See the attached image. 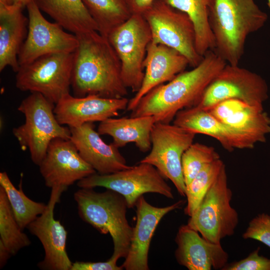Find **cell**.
I'll return each instance as SVG.
<instances>
[{"instance_id":"cell-38","label":"cell","mask_w":270,"mask_h":270,"mask_svg":"<svg viewBox=\"0 0 270 270\" xmlns=\"http://www.w3.org/2000/svg\"><path fill=\"white\" fill-rule=\"evenodd\" d=\"M10 4V0H0V4Z\"/></svg>"},{"instance_id":"cell-27","label":"cell","mask_w":270,"mask_h":270,"mask_svg":"<svg viewBox=\"0 0 270 270\" xmlns=\"http://www.w3.org/2000/svg\"><path fill=\"white\" fill-rule=\"evenodd\" d=\"M95 21L98 32L107 37L132 15L126 0H82Z\"/></svg>"},{"instance_id":"cell-21","label":"cell","mask_w":270,"mask_h":270,"mask_svg":"<svg viewBox=\"0 0 270 270\" xmlns=\"http://www.w3.org/2000/svg\"><path fill=\"white\" fill-rule=\"evenodd\" d=\"M70 140L82 158L100 174H107L130 168L125 158L112 143L107 144L95 130L93 122L70 128Z\"/></svg>"},{"instance_id":"cell-39","label":"cell","mask_w":270,"mask_h":270,"mask_svg":"<svg viewBox=\"0 0 270 270\" xmlns=\"http://www.w3.org/2000/svg\"><path fill=\"white\" fill-rule=\"evenodd\" d=\"M267 4L270 10V0H267Z\"/></svg>"},{"instance_id":"cell-33","label":"cell","mask_w":270,"mask_h":270,"mask_svg":"<svg viewBox=\"0 0 270 270\" xmlns=\"http://www.w3.org/2000/svg\"><path fill=\"white\" fill-rule=\"evenodd\" d=\"M260 248L240 260L227 263L222 270H270V258L259 254Z\"/></svg>"},{"instance_id":"cell-9","label":"cell","mask_w":270,"mask_h":270,"mask_svg":"<svg viewBox=\"0 0 270 270\" xmlns=\"http://www.w3.org/2000/svg\"><path fill=\"white\" fill-rule=\"evenodd\" d=\"M142 16L150 28L152 42L176 50L192 68L200 62L203 56L196 50L194 26L186 14L163 0H155Z\"/></svg>"},{"instance_id":"cell-35","label":"cell","mask_w":270,"mask_h":270,"mask_svg":"<svg viewBox=\"0 0 270 270\" xmlns=\"http://www.w3.org/2000/svg\"><path fill=\"white\" fill-rule=\"evenodd\" d=\"M132 14L142 15L155 0H126Z\"/></svg>"},{"instance_id":"cell-1","label":"cell","mask_w":270,"mask_h":270,"mask_svg":"<svg viewBox=\"0 0 270 270\" xmlns=\"http://www.w3.org/2000/svg\"><path fill=\"white\" fill-rule=\"evenodd\" d=\"M76 36L71 80L74 96L126 97L128 88L122 80L120 62L107 37L98 31Z\"/></svg>"},{"instance_id":"cell-18","label":"cell","mask_w":270,"mask_h":270,"mask_svg":"<svg viewBox=\"0 0 270 270\" xmlns=\"http://www.w3.org/2000/svg\"><path fill=\"white\" fill-rule=\"evenodd\" d=\"M188 66V60L178 51L152 41L148 46L144 62V74L141 86L129 100L126 110L132 112L146 94L171 80Z\"/></svg>"},{"instance_id":"cell-11","label":"cell","mask_w":270,"mask_h":270,"mask_svg":"<svg viewBox=\"0 0 270 270\" xmlns=\"http://www.w3.org/2000/svg\"><path fill=\"white\" fill-rule=\"evenodd\" d=\"M165 179L154 166L140 162L136 166L110 174L96 172L78 182L77 186L91 188L101 186L114 190L125 198L128 208H130L145 193H157L173 199L172 188Z\"/></svg>"},{"instance_id":"cell-14","label":"cell","mask_w":270,"mask_h":270,"mask_svg":"<svg viewBox=\"0 0 270 270\" xmlns=\"http://www.w3.org/2000/svg\"><path fill=\"white\" fill-rule=\"evenodd\" d=\"M45 211L27 227L30 232L41 242L44 258L38 266L46 270H70L72 262L67 254V231L58 220L54 218V208L62 194L66 189L53 188Z\"/></svg>"},{"instance_id":"cell-20","label":"cell","mask_w":270,"mask_h":270,"mask_svg":"<svg viewBox=\"0 0 270 270\" xmlns=\"http://www.w3.org/2000/svg\"><path fill=\"white\" fill-rule=\"evenodd\" d=\"M175 242L176 260L189 270H222L228 263V254L220 244L206 240L187 224L178 228Z\"/></svg>"},{"instance_id":"cell-7","label":"cell","mask_w":270,"mask_h":270,"mask_svg":"<svg viewBox=\"0 0 270 270\" xmlns=\"http://www.w3.org/2000/svg\"><path fill=\"white\" fill-rule=\"evenodd\" d=\"M74 52H57L42 56L20 66L16 87L20 90L40 94L56 104L70 94Z\"/></svg>"},{"instance_id":"cell-15","label":"cell","mask_w":270,"mask_h":270,"mask_svg":"<svg viewBox=\"0 0 270 270\" xmlns=\"http://www.w3.org/2000/svg\"><path fill=\"white\" fill-rule=\"evenodd\" d=\"M38 166L46 186L51 188L66 190L75 182L96 172L82 158L70 139L53 140Z\"/></svg>"},{"instance_id":"cell-4","label":"cell","mask_w":270,"mask_h":270,"mask_svg":"<svg viewBox=\"0 0 270 270\" xmlns=\"http://www.w3.org/2000/svg\"><path fill=\"white\" fill-rule=\"evenodd\" d=\"M74 197L80 217L100 233L112 236L114 252L110 258L116 261L125 258L133 232L126 218L128 207L125 198L110 189L100 192L91 188H80Z\"/></svg>"},{"instance_id":"cell-25","label":"cell","mask_w":270,"mask_h":270,"mask_svg":"<svg viewBox=\"0 0 270 270\" xmlns=\"http://www.w3.org/2000/svg\"><path fill=\"white\" fill-rule=\"evenodd\" d=\"M40 10L75 35L98 28L82 0H34Z\"/></svg>"},{"instance_id":"cell-26","label":"cell","mask_w":270,"mask_h":270,"mask_svg":"<svg viewBox=\"0 0 270 270\" xmlns=\"http://www.w3.org/2000/svg\"><path fill=\"white\" fill-rule=\"evenodd\" d=\"M186 14L192 20L196 34V47L203 56L214 48V40L209 22V12L213 0H163Z\"/></svg>"},{"instance_id":"cell-3","label":"cell","mask_w":270,"mask_h":270,"mask_svg":"<svg viewBox=\"0 0 270 270\" xmlns=\"http://www.w3.org/2000/svg\"><path fill=\"white\" fill-rule=\"evenodd\" d=\"M268 18L254 0H213L209 12L213 50L227 64L238 65L247 38L262 28Z\"/></svg>"},{"instance_id":"cell-5","label":"cell","mask_w":270,"mask_h":270,"mask_svg":"<svg viewBox=\"0 0 270 270\" xmlns=\"http://www.w3.org/2000/svg\"><path fill=\"white\" fill-rule=\"evenodd\" d=\"M54 106L40 94L31 92L18 108L24 114L25 121L13 128V134L22 150H28L32 161L38 166L53 140L70 138V128L58 122L54 113Z\"/></svg>"},{"instance_id":"cell-34","label":"cell","mask_w":270,"mask_h":270,"mask_svg":"<svg viewBox=\"0 0 270 270\" xmlns=\"http://www.w3.org/2000/svg\"><path fill=\"white\" fill-rule=\"evenodd\" d=\"M117 261L110 258L106 262H78L72 263L70 270H122L116 264Z\"/></svg>"},{"instance_id":"cell-16","label":"cell","mask_w":270,"mask_h":270,"mask_svg":"<svg viewBox=\"0 0 270 270\" xmlns=\"http://www.w3.org/2000/svg\"><path fill=\"white\" fill-rule=\"evenodd\" d=\"M128 102L126 97L109 98L94 94L76 97L68 94L55 104L54 113L60 124L76 128L118 116L120 110H126Z\"/></svg>"},{"instance_id":"cell-2","label":"cell","mask_w":270,"mask_h":270,"mask_svg":"<svg viewBox=\"0 0 270 270\" xmlns=\"http://www.w3.org/2000/svg\"><path fill=\"white\" fill-rule=\"evenodd\" d=\"M227 63L213 50L200 62L146 94L132 111L131 117L153 116L156 122L170 123L180 110L196 106L212 80Z\"/></svg>"},{"instance_id":"cell-36","label":"cell","mask_w":270,"mask_h":270,"mask_svg":"<svg viewBox=\"0 0 270 270\" xmlns=\"http://www.w3.org/2000/svg\"><path fill=\"white\" fill-rule=\"evenodd\" d=\"M12 256L3 242L0 240V267L2 268L8 259Z\"/></svg>"},{"instance_id":"cell-8","label":"cell","mask_w":270,"mask_h":270,"mask_svg":"<svg viewBox=\"0 0 270 270\" xmlns=\"http://www.w3.org/2000/svg\"><path fill=\"white\" fill-rule=\"evenodd\" d=\"M107 38L120 62L125 86L136 92L144 79V62L148 46L152 40L148 24L142 15L132 14L114 28Z\"/></svg>"},{"instance_id":"cell-28","label":"cell","mask_w":270,"mask_h":270,"mask_svg":"<svg viewBox=\"0 0 270 270\" xmlns=\"http://www.w3.org/2000/svg\"><path fill=\"white\" fill-rule=\"evenodd\" d=\"M0 186L5 190L15 218L22 230L27 228L46 208L47 204L34 202L27 197L21 183L17 189L5 172H0Z\"/></svg>"},{"instance_id":"cell-22","label":"cell","mask_w":270,"mask_h":270,"mask_svg":"<svg viewBox=\"0 0 270 270\" xmlns=\"http://www.w3.org/2000/svg\"><path fill=\"white\" fill-rule=\"evenodd\" d=\"M219 120L230 128L264 142L270 134V117L264 107L238 99L224 100L208 110Z\"/></svg>"},{"instance_id":"cell-17","label":"cell","mask_w":270,"mask_h":270,"mask_svg":"<svg viewBox=\"0 0 270 270\" xmlns=\"http://www.w3.org/2000/svg\"><path fill=\"white\" fill-rule=\"evenodd\" d=\"M186 200H181L165 207L150 204L143 196L138 200L136 221L128 254L121 266L126 270H148V254L152 236L162 218L168 212L182 208Z\"/></svg>"},{"instance_id":"cell-37","label":"cell","mask_w":270,"mask_h":270,"mask_svg":"<svg viewBox=\"0 0 270 270\" xmlns=\"http://www.w3.org/2000/svg\"><path fill=\"white\" fill-rule=\"evenodd\" d=\"M34 0H10V4L21 6L22 8L26 6Z\"/></svg>"},{"instance_id":"cell-12","label":"cell","mask_w":270,"mask_h":270,"mask_svg":"<svg viewBox=\"0 0 270 270\" xmlns=\"http://www.w3.org/2000/svg\"><path fill=\"white\" fill-rule=\"evenodd\" d=\"M268 98V86L260 75L238 64H226L208 85L195 106L208 110L224 100L238 99L264 107Z\"/></svg>"},{"instance_id":"cell-13","label":"cell","mask_w":270,"mask_h":270,"mask_svg":"<svg viewBox=\"0 0 270 270\" xmlns=\"http://www.w3.org/2000/svg\"><path fill=\"white\" fill-rule=\"evenodd\" d=\"M26 7L28 31L18 56L20 66L46 54L75 51L78 45L76 35L66 32L56 22L48 20L34 0Z\"/></svg>"},{"instance_id":"cell-24","label":"cell","mask_w":270,"mask_h":270,"mask_svg":"<svg viewBox=\"0 0 270 270\" xmlns=\"http://www.w3.org/2000/svg\"><path fill=\"white\" fill-rule=\"evenodd\" d=\"M156 122L153 116L113 117L100 122L98 132L112 136V143L118 148L133 142L140 151L146 152L151 148L150 134Z\"/></svg>"},{"instance_id":"cell-6","label":"cell","mask_w":270,"mask_h":270,"mask_svg":"<svg viewBox=\"0 0 270 270\" xmlns=\"http://www.w3.org/2000/svg\"><path fill=\"white\" fill-rule=\"evenodd\" d=\"M232 196L224 165L187 224L206 240L220 244L234 234L238 224V214L230 205Z\"/></svg>"},{"instance_id":"cell-19","label":"cell","mask_w":270,"mask_h":270,"mask_svg":"<svg viewBox=\"0 0 270 270\" xmlns=\"http://www.w3.org/2000/svg\"><path fill=\"white\" fill-rule=\"evenodd\" d=\"M173 124L194 134L212 137L229 152L234 149L252 148L258 143L249 135L220 122L208 110L195 106L178 112Z\"/></svg>"},{"instance_id":"cell-10","label":"cell","mask_w":270,"mask_h":270,"mask_svg":"<svg viewBox=\"0 0 270 270\" xmlns=\"http://www.w3.org/2000/svg\"><path fill=\"white\" fill-rule=\"evenodd\" d=\"M196 134L174 124L156 122L150 134V153L140 162L154 166L166 178L173 183L178 193L186 196L182 158L193 143Z\"/></svg>"},{"instance_id":"cell-29","label":"cell","mask_w":270,"mask_h":270,"mask_svg":"<svg viewBox=\"0 0 270 270\" xmlns=\"http://www.w3.org/2000/svg\"><path fill=\"white\" fill-rule=\"evenodd\" d=\"M22 230L15 218L6 192L0 186V240L12 256L30 244V239Z\"/></svg>"},{"instance_id":"cell-32","label":"cell","mask_w":270,"mask_h":270,"mask_svg":"<svg viewBox=\"0 0 270 270\" xmlns=\"http://www.w3.org/2000/svg\"><path fill=\"white\" fill-rule=\"evenodd\" d=\"M242 236L260 241L270 248V216L262 213L256 216L250 222Z\"/></svg>"},{"instance_id":"cell-23","label":"cell","mask_w":270,"mask_h":270,"mask_svg":"<svg viewBox=\"0 0 270 270\" xmlns=\"http://www.w3.org/2000/svg\"><path fill=\"white\" fill-rule=\"evenodd\" d=\"M24 8L13 4H0V71L9 66L16 72L20 68L18 56L26 38L28 18Z\"/></svg>"},{"instance_id":"cell-31","label":"cell","mask_w":270,"mask_h":270,"mask_svg":"<svg viewBox=\"0 0 270 270\" xmlns=\"http://www.w3.org/2000/svg\"><path fill=\"white\" fill-rule=\"evenodd\" d=\"M219 159V154L212 146L198 142L192 143L184 152L182 158L186 186L204 166Z\"/></svg>"},{"instance_id":"cell-30","label":"cell","mask_w":270,"mask_h":270,"mask_svg":"<svg viewBox=\"0 0 270 270\" xmlns=\"http://www.w3.org/2000/svg\"><path fill=\"white\" fill-rule=\"evenodd\" d=\"M224 165L220 158L208 164L186 186L185 214L190 216L194 213Z\"/></svg>"}]
</instances>
